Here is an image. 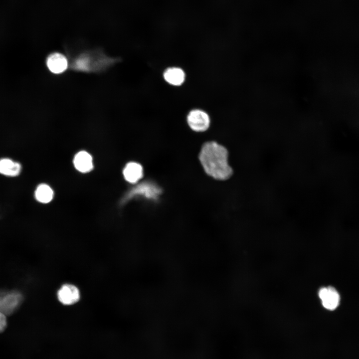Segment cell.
<instances>
[{"mask_svg": "<svg viewBox=\"0 0 359 359\" xmlns=\"http://www.w3.org/2000/svg\"><path fill=\"white\" fill-rule=\"evenodd\" d=\"M199 160L205 172L215 180H225L233 174L227 149L216 142H207L203 145Z\"/></svg>", "mask_w": 359, "mask_h": 359, "instance_id": "1", "label": "cell"}, {"mask_svg": "<svg viewBox=\"0 0 359 359\" xmlns=\"http://www.w3.org/2000/svg\"><path fill=\"white\" fill-rule=\"evenodd\" d=\"M24 300L23 294L17 290L0 291V311L5 316L14 313Z\"/></svg>", "mask_w": 359, "mask_h": 359, "instance_id": "2", "label": "cell"}, {"mask_svg": "<svg viewBox=\"0 0 359 359\" xmlns=\"http://www.w3.org/2000/svg\"><path fill=\"white\" fill-rule=\"evenodd\" d=\"M56 297L62 305L70 307L79 303L81 298V293L80 289L75 284L65 283L57 290Z\"/></svg>", "mask_w": 359, "mask_h": 359, "instance_id": "3", "label": "cell"}, {"mask_svg": "<svg viewBox=\"0 0 359 359\" xmlns=\"http://www.w3.org/2000/svg\"><path fill=\"white\" fill-rule=\"evenodd\" d=\"M188 125L195 132H204L210 125V118L203 110L195 109L191 110L187 115Z\"/></svg>", "mask_w": 359, "mask_h": 359, "instance_id": "4", "label": "cell"}, {"mask_svg": "<svg viewBox=\"0 0 359 359\" xmlns=\"http://www.w3.org/2000/svg\"><path fill=\"white\" fill-rule=\"evenodd\" d=\"M161 192V188L156 184L151 182H145L132 189L127 194L126 199L140 195L148 199H156Z\"/></svg>", "mask_w": 359, "mask_h": 359, "instance_id": "5", "label": "cell"}, {"mask_svg": "<svg viewBox=\"0 0 359 359\" xmlns=\"http://www.w3.org/2000/svg\"><path fill=\"white\" fill-rule=\"evenodd\" d=\"M323 306L327 310L333 311L339 305L340 296L335 288L332 286L323 287L319 291Z\"/></svg>", "mask_w": 359, "mask_h": 359, "instance_id": "6", "label": "cell"}, {"mask_svg": "<svg viewBox=\"0 0 359 359\" xmlns=\"http://www.w3.org/2000/svg\"><path fill=\"white\" fill-rule=\"evenodd\" d=\"M46 65L51 72L59 74L67 69L68 62L64 55L60 53L55 52L48 56Z\"/></svg>", "mask_w": 359, "mask_h": 359, "instance_id": "7", "label": "cell"}, {"mask_svg": "<svg viewBox=\"0 0 359 359\" xmlns=\"http://www.w3.org/2000/svg\"><path fill=\"white\" fill-rule=\"evenodd\" d=\"M125 179L130 183L137 182L143 177L142 166L136 162H130L125 167L123 170Z\"/></svg>", "mask_w": 359, "mask_h": 359, "instance_id": "8", "label": "cell"}, {"mask_svg": "<svg viewBox=\"0 0 359 359\" xmlns=\"http://www.w3.org/2000/svg\"><path fill=\"white\" fill-rule=\"evenodd\" d=\"M163 77L165 80L169 84L179 86L184 82L185 75L183 70L180 68L172 67L165 70Z\"/></svg>", "mask_w": 359, "mask_h": 359, "instance_id": "9", "label": "cell"}, {"mask_svg": "<svg viewBox=\"0 0 359 359\" xmlns=\"http://www.w3.org/2000/svg\"><path fill=\"white\" fill-rule=\"evenodd\" d=\"M73 163L75 168L82 173L91 171L93 168L91 156L86 151H80L74 157Z\"/></svg>", "mask_w": 359, "mask_h": 359, "instance_id": "10", "label": "cell"}, {"mask_svg": "<svg viewBox=\"0 0 359 359\" xmlns=\"http://www.w3.org/2000/svg\"><path fill=\"white\" fill-rule=\"evenodd\" d=\"M20 165L9 159L0 160V173L2 175L15 177L18 176L21 171Z\"/></svg>", "mask_w": 359, "mask_h": 359, "instance_id": "11", "label": "cell"}, {"mask_svg": "<svg viewBox=\"0 0 359 359\" xmlns=\"http://www.w3.org/2000/svg\"><path fill=\"white\" fill-rule=\"evenodd\" d=\"M35 196L39 202L46 203L53 198V191L51 188L46 184H39L35 191Z\"/></svg>", "mask_w": 359, "mask_h": 359, "instance_id": "12", "label": "cell"}, {"mask_svg": "<svg viewBox=\"0 0 359 359\" xmlns=\"http://www.w3.org/2000/svg\"><path fill=\"white\" fill-rule=\"evenodd\" d=\"M90 60L87 56H82L76 60L75 63V67L77 69L87 71L89 68Z\"/></svg>", "mask_w": 359, "mask_h": 359, "instance_id": "13", "label": "cell"}, {"mask_svg": "<svg viewBox=\"0 0 359 359\" xmlns=\"http://www.w3.org/2000/svg\"><path fill=\"white\" fill-rule=\"evenodd\" d=\"M7 326L6 316L0 311V333L3 332Z\"/></svg>", "mask_w": 359, "mask_h": 359, "instance_id": "14", "label": "cell"}]
</instances>
